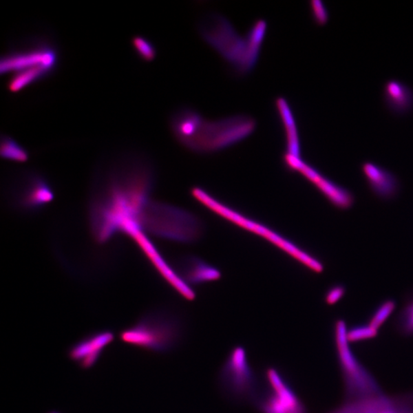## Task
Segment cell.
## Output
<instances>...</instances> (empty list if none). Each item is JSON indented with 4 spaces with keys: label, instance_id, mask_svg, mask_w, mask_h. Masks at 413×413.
<instances>
[{
    "label": "cell",
    "instance_id": "cell-1",
    "mask_svg": "<svg viewBox=\"0 0 413 413\" xmlns=\"http://www.w3.org/2000/svg\"><path fill=\"white\" fill-rule=\"evenodd\" d=\"M149 158L135 151L117 154L95 172L89 202L94 239L105 243L116 234L126 235L141 227L139 218L156 184Z\"/></svg>",
    "mask_w": 413,
    "mask_h": 413
},
{
    "label": "cell",
    "instance_id": "cell-2",
    "mask_svg": "<svg viewBox=\"0 0 413 413\" xmlns=\"http://www.w3.org/2000/svg\"><path fill=\"white\" fill-rule=\"evenodd\" d=\"M251 116L237 114L206 120L197 110L182 107L171 114L169 128L176 140L192 153L209 155L225 150L247 139L256 130Z\"/></svg>",
    "mask_w": 413,
    "mask_h": 413
},
{
    "label": "cell",
    "instance_id": "cell-3",
    "mask_svg": "<svg viewBox=\"0 0 413 413\" xmlns=\"http://www.w3.org/2000/svg\"><path fill=\"white\" fill-rule=\"evenodd\" d=\"M198 28L204 43L229 64L234 74L245 77L256 67L260 53L254 50L246 36H240L226 17L218 13L209 14Z\"/></svg>",
    "mask_w": 413,
    "mask_h": 413
},
{
    "label": "cell",
    "instance_id": "cell-4",
    "mask_svg": "<svg viewBox=\"0 0 413 413\" xmlns=\"http://www.w3.org/2000/svg\"><path fill=\"white\" fill-rule=\"evenodd\" d=\"M191 195L196 201L201 204L216 215L222 218L227 222L236 225L240 229L256 234L257 236L266 240L267 242L277 246L278 249L284 251L295 260L299 262L308 270L316 273H321L324 271V266L321 262L312 255L302 250L292 240L282 236L281 233L271 229L264 224L247 217L243 213L231 208L229 205L220 202L204 189L195 187L191 189Z\"/></svg>",
    "mask_w": 413,
    "mask_h": 413
},
{
    "label": "cell",
    "instance_id": "cell-5",
    "mask_svg": "<svg viewBox=\"0 0 413 413\" xmlns=\"http://www.w3.org/2000/svg\"><path fill=\"white\" fill-rule=\"evenodd\" d=\"M182 337L181 319L164 309L143 315L134 325L122 330L119 335L123 343L156 353L169 352L177 348Z\"/></svg>",
    "mask_w": 413,
    "mask_h": 413
},
{
    "label": "cell",
    "instance_id": "cell-6",
    "mask_svg": "<svg viewBox=\"0 0 413 413\" xmlns=\"http://www.w3.org/2000/svg\"><path fill=\"white\" fill-rule=\"evenodd\" d=\"M139 223L145 233L179 243H195L204 231L202 220L194 213L151 199L141 211Z\"/></svg>",
    "mask_w": 413,
    "mask_h": 413
},
{
    "label": "cell",
    "instance_id": "cell-7",
    "mask_svg": "<svg viewBox=\"0 0 413 413\" xmlns=\"http://www.w3.org/2000/svg\"><path fill=\"white\" fill-rule=\"evenodd\" d=\"M59 61V47L53 41L44 36L32 37L2 55L0 72L10 76L34 69H45L54 74Z\"/></svg>",
    "mask_w": 413,
    "mask_h": 413
},
{
    "label": "cell",
    "instance_id": "cell-8",
    "mask_svg": "<svg viewBox=\"0 0 413 413\" xmlns=\"http://www.w3.org/2000/svg\"><path fill=\"white\" fill-rule=\"evenodd\" d=\"M220 390L235 403L253 402L260 390L244 347H233L224 361L218 376Z\"/></svg>",
    "mask_w": 413,
    "mask_h": 413
},
{
    "label": "cell",
    "instance_id": "cell-9",
    "mask_svg": "<svg viewBox=\"0 0 413 413\" xmlns=\"http://www.w3.org/2000/svg\"><path fill=\"white\" fill-rule=\"evenodd\" d=\"M335 337L337 356L351 399L382 394L375 379L357 360L350 347L346 321L339 319L335 324Z\"/></svg>",
    "mask_w": 413,
    "mask_h": 413
},
{
    "label": "cell",
    "instance_id": "cell-10",
    "mask_svg": "<svg viewBox=\"0 0 413 413\" xmlns=\"http://www.w3.org/2000/svg\"><path fill=\"white\" fill-rule=\"evenodd\" d=\"M8 195L14 209L36 213L54 201V189L43 174L33 170L19 171L12 178Z\"/></svg>",
    "mask_w": 413,
    "mask_h": 413
},
{
    "label": "cell",
    "instance_id": "cell-11",
    "mask_svg": "<svg viewBox=\"0 0 413 413\" xmlns=\"http://www.w3.org/2000/svg\"><path fill=\"white\" fill-rule=\"evenodd\" d=\"M264 379L265 387L260 388L252 402L261 413H307L304 403L279 370L267 368Z\"/></svg>",
    "mask_w": 413,
    "mask_h": 413
},
{
    "label": "cell",
    "instance_id": "cell-12",
    "mask_svg": "<svg viewBox=\"0 0 413 413\" xmlns=\"http://www.w3.org/2000/svg\"><path fill=\"white\" fill-rule=\"evenodd\" d=\"M282 162L288 171L297 172L311 182L336 208L346 210L354 204V198L350 191L323 176L312 165L303 160L301 157L284 153Z\"/></svg>",
    "mask_w": 413,
    "mask_h": 413
},
{
    "label": "cell",
    "instance_id": "cell-13",
    "mask_svg": "<svg viewBox=\"0 0 413 413\" xmlns=\"http://www.w3.org/2000/svg\"><path fill=\"white\" fill-rule=\"evenodd\" d=\"M115 337L110 329L96 330L73 343L67 350V357L81 369H92L99 361L105 349L114 341Z\"/></svg>",
    "mask_w": 413,
    "mask_h": 413
},
{
    "label": "cell",
    "instance_id": "cell-14",
    "mask_svg": "<svg viewBox=\"0 0 413 413\" xmlns=\"http://www.w3.org/2000/svg\"><path fill=\"white\" fill-rule=\"evenodd\" d=\"M175 270L179 277L189 286L209 284L218 280L222 277V273L218 268L195 257L181 259Z\"/></svg>",
    "mask_w": 413,
    "mask_h": 413
},
{
    "label": "cell",
    "instance_id": "cell-15",
    "mask_svg": "<svg viewBox=\"0 0 413 413\" xmlns=\"http://www.w3.org/2000/svg\"><path fill=\"white\" fill-rule=\"evenodd\" d=\"M361 169L370 189L377 196L383 199H391L396 196L399 183L394 173L370 162L363 163Z\"/></svg>",
    "mask_w": 413,
    "mask_h": 413
},
{
    "label": "cell",
    "instance_id": "cell-16",
    "mask_svg": "<svg viewBox=\"0 0 413 413\" xmlns=\"http://www.w3.org/2000/svg\"><path fill=\"white\" fill-rule=\"evenodd\" d=\"M275 107L284 129L286 151L284 153L301 157V138L293 110L284 96L275 99Z\"/></svg>",
    "mask_w": 413,
    "mask_h": 413
},
{
    "label": "cell",
    "instance_id": "cell-17",
    "mask_svg": "<svg viewBox=\"0 0 413 413\" xmlns=\"http://www.w3.org/2000/svg\"><path fill=\"white\" fill-rule=\"evenodd\" d=\"M383 100L385 106L396 115L408 114L413 109V91L401 81L390 80L385 83Z\"/></svg>",
    "mask_w": 413,
    "mask_h": 413
},
{
    "label": "cell",
    "instance_id": "cell-18",
    "mask_svg": "<svg viewBox=\"0 0 413 413\" xmlns=\"http://www.w3.org/2000/svg\"><path fill=\"white\" fill-rule=\"evenodd\" d=\"M396 403L392 399L380 395L350 399L340 409L332 413H384L396 410Z\"/></svg>",
    "mask_w": 413,
    "mask_h": 413
},
{
    "label": "cell",
    "instance_id": "cell-19",
    "mask_svg": "<svg viewBox=\"0 0 413 413\" xmlns=\"http://www.w3.org/2000/svg\"><path fill=\"white\" fill-rule=\"evenodd\" d=\"M52 72L45 69H34V70L19 72L10 76L7 82V89L12 94L22 92L25 89L50 78Z\"/></svg>",
    "mask_w": 413,
    "mask_h": 413
},
{
    "label": "cell",
    "instance_id": "cell-20",
    "mask_svg": "<svg viewBox=\"0 0 413 413\" xmlns=\"http://www.w3.org/2000/svg\"><path fill=\"white\" fill-rule=\"evenodd\" d=\"M0 154L5 160L25 163L30 160V153L12 137L2 135L0 142Z\"/></svg>",
    "mask_w": 413,
    "mask_h": 413
},
{
    "label": "cell",
    "instance_id": "cell-21",
    "mask_svg": "<svg viewBox=\"0 0 413 413\" xmlns=\"http://www.w3.org/2000/svg\"><path fill=\"white\" fill-rule=\"evenodd\" d=\"M136 54L140 60L145 62L153 61L157 56V50L155 45L146 37L135 36L131 40Z\"/></svg>",
    "mask_w": 413,
    "mask_h": 413
},
{
    "label": "cell",
    "instance_id": "cell-22",
    "mask_svg": "<svg viewBox=\"0 0 413 413\" xmlns=\"http://www.w3.org/2000/svg\"><path fill=\"white\" fill-rule=\"evenodd\" d=\"M395 308V301L391 299L385 301L378 307L374 315L372 316L369 326L378 330L383 326V324L388 319L391 314L394 313Z\"/></svg>",
    "mask_w": 413,
    "mask_h": 413
},
{
    "label": "cell",
    "instance_id": "cell-23",
    "mask_svg": "<svg viewBox=\"0 0 413 413\" xmlns=\"http://www.w3.org/2000/svg\"><path fill=\"white\" fill-rule=\"evenodd\" d=\"M398 326L404 334L413 335V295L399 314Z\"/></svg>",
    "mask_w": 413,
    "mask_h": 413
},
{
    "label": "cell",
    "instance_id": "cell-24",
    "mask_svg": "<svg viewBox=\"0 0 413 413\" xmlns=\"http://www.w3.org/2000/svg\"><path fill=\"white\" fill-rule=\"evenodd\" d=\"M310 12L313 22L318 26H325L329 20V13L325 4L321 0H312L309 3Z\"/></svg>",
    "mask_w": 413,
    "mask_h": 413
},
{
    "label": "cell",
    "instance_id": "cell-25",
    "mask_svg": "<svg viewBox=\"0 0 413 413\" xmlns=\"http://www.w3.org/2000/svg\"><path fill=\"white\" fill-rule=\"evenodd\" d=\"M378 335V330L370 326H356L348 330L349 342H357L374 339Z\"/></svg>",
    "mask_w": 413,
    "mask_h": 413
},
{
    "label": "cell",
    "instance_id": "cell-26",
    "mask_svg": "<svg viewBox=\"0 0 413 413\" xmlns=\"http://www.w3.org/2000/svg\"><path fill=\"white\" fill-rule=\"evenodd\" d=\"M346 287L342 285H337L329 289L326 295V301L328 305L333 306L342 299L346 294Z\"/></svg>",
    "mask_w": 413,
    "mask_h": 413
},
{
    "label": "cell",
    "instance_id": "cell-27",
    "mask_svg": "<svg viewBox=\"0 0 413 413\" xmlns=\"http://www.w3.org/2000/svg\"><path fill=\"white\" fill-rule=\"evenodd\" d=\"M384 413H413V412L412 411L410 412L409 410H402V409H399V408L396 407V410L394 411L384 412Z\"/></svg>",
    "mask_w": 413,
    "mask_h": 413
},
{
    "label": "cell",
    "instance_id": "cell-28",
    "mask_svg": "<svg viewBox=\"0 0 413 413\" xmlns=\"http://www.w3.org/2000/svg\"><path fill=\"white\" fill-rule=\"evenodd\" d=\"M47 413H61L58 411H51V412H48Z\"/></svg>",
    "mask_w": 413,
    "mask_h": 413
}]
</instances>
